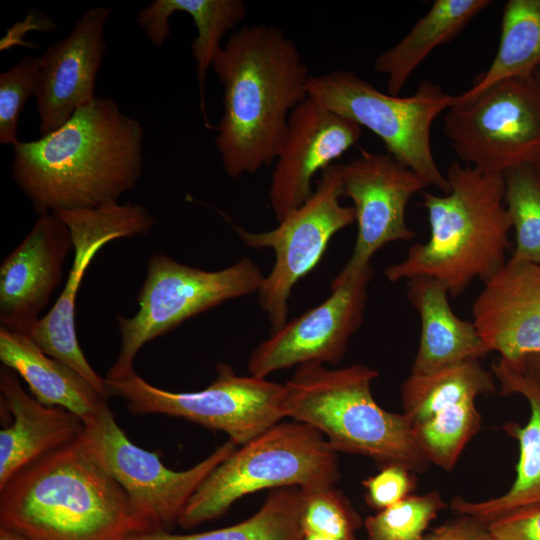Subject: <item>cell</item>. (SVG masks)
Returning <instances> with one entry per match:
<instances>
[{"mask_svg": "<svg viewBox=\"0 0 540 540\" xmlns=\"http://www.w3.org/2000/svg\"><path fill=\"white\" fill-rule=\"evenodd\" d=\"M42 59L25 56L0 74V143L14 147L20 140L17 127L29 98L37 94Z\"/></svg>", "mask_w": 540, "mask_h": 540, "instance_id": "obj_33", "label": "cell"}, {"mask_svg": "<svg viewBox=\"0 0 540 540\" xmlns=\"http://www.w3.org/2000/svg\"><path fill=\"white\" fill-rule=\"evenodd\" d=\"M446 508L440 492L408 495L364 520L368 540H422L423 533Z\"/></svg>", "mask_w": 540, "mask_h": 540, "instance_id": "obj_32", "label": "cell"}, {"mask_svg": "<svg viewBox=\"0 0 540 540\" xmlns=\"http://www.w3.org/2000/svg\"><path fill=\"white\" fill-rule=\"evenodd\" d=\"M79 440L90 456L122 487L138 518L151 531H168L191 496L237 444L228 440L189 469L167 468L154 452L134 443L116 422L106 403L83 420Z\"/></svg>", "mask_w": 540, "mask_h": 540, "instance_id": "obj_11", "label": "cell"}, {"mask_svg": "<svg viewBox=\"0 0 540 540\" xmlns=\"http://www.w3.org/2000/svg\"><path fill=\"white\" fill-rule=\"evenodd\" d=\"M480 424L481 415L475 400L468 399L413 426V433L430 464L451 471L467 443L480 429Z\"/></svg>", "mask_w": 540, "mask_h": 540, "instance_id": "obj_29", "label": "cell"}, {"mask_svg": "<svg viewBox=\"0 0 540 540\" xmlns=\"http://www.w3.org/2000/svg\"><path fill=\"white\" fill-rule=\"evenodd\" d=\"M372 275L370 266L332 287L318 306L271 332L252 351L249 374L266 378L275 371L304 364H337L362 325Z\"/></svg>", "mask_w": 540, "mask_h": 540, "instance_id": "obj_15", "label": "cell"}, {"mask_svg": "<svg viewBox=\"0 0 540 540\" xmlns=\"http://www.w3.org/2000/svg\"><path fill=\"white\" fill-rule=\"evenodd\" d=\"M538 79H539V81H540V73L538 74Z\"/></svg>", "mask_w": 540, "mask_h": 540, "instance_id": "obj_39", "label": "cell"}, {"mask_svg": "<svg viewBox=\"0 0 540 540\" xmlns=\"http://www.w3.org/2000/svg\"><path fill=\"white\" fill-rule=\"evenodd\" d=\"M0 360L23 378L38 402L67 409L82 421L107 403L81 374L44 353L26 334L0 327Z\"/></svg>", "mask_w": 540, "mask_h": 540, "instance_id": "obj_23", "label": "cell"}, {"mask_svg": "<svg viewBox=\"0 0 540 540\" xmlns=\"http://www.w3.org/2000/svg\"><path fill=\"white\" fill-rule=\"evenodd\" d=\"M188 14L197 35L191 44L196 63L200 109L208 126L205 87L209 69L222 47L221 40L247 15L241 0H156L137 12V22L152 45L161 47L170 36L169 19L174 13Z\"/></svg>", "mask_w": 540, "mask_h": 540, "instance_id": "obj_24", "label": "cell"}, {"mask_svg": "<svg viewBox=\"0 0 540 540\" xmlns=\"http://www.w3.org/2000/svg\"><path fill=\"white\" fill-rule=\"evenodd\" d=\"M302 536L321 540H351L361 518L335 485L300 489Z\"/></svg>", "mask_w": 540, "mask_h": 540, "instance_id": "obj_31", "label": "cell"}, {"mask_svg": "<svg viewBox=\"0 0 540 540\" xmlns=\"http://www.w3.org/2000/svg\"><path fill=\"white\" fill-rule=\"evenodd\" d=\"M458 516L435 528L422 540H495L486 522L472 516Z\"/></svg>", "mask_w": 540, "mask_h": 540, "instance_id": "obj_36", "label": "cell"}, {"mask_svg": "<svg viewBox=\"0 0 540 540\" xmlns=\"http://www.w3.org/2000/svg\"><path fill=\"white\" fill-rule=\"evenodd\" d=\"M1 407L14 417L0 431V489L17 472L44 455L76 440L84 423L58 406H46L28 395L16 373L6 366L0 371Z\"/></svg>", "mask_w": 540, "mask_h": 540, "instance_id": "obj_21", "label": "cell"}, {"mask_svg": "<svg viewBox=\"0 0 540 540\" xmlns=\"http://www.w3.org/2000/svg\"><path fill=\"white\" fill-rule=\"evenodd\" d=\"M492 373L502 395L518 394L530 407V418L524 426L515 422L503 425L519 445L516 477L507 492L484 501H468L456 496L451 509L456 515H467L490 522L497 518L540 508V381L534 378L521 360L499 357Z\"/></svg>", "mask_w": 540, "mask_h": 540, "instance_id": "obj_20", "label": "cell"}, {"mask_svg": "<svg viewBox=\"0 0 540 540\" xmlns=\"http://www.w3.org/2000/svg\"><path fill=\"white\" fill-rule=\"evenodd\" d=\"M57 214L71 233L73 262L60 296L28 336L44 353L72 367L108 399L105 378L91 367L77 339V293L89 264L103 246L116 239L146 235L155 219L144 206L118 202Z\"/></svg>", "mask_w": 540, "mask_h": 540, "instance_id": "obj_13", "label": "cell"}, {"mask_svg": "<svg viewBox=\"0 0 540 540\" xmlns=\"http://www.w3.org/2000/svg\"><path fill=\"white\" fill-rule=\"evenodd\" d=\"M73 248L70 230L57 213L39 215L0 266V327L29 335L64 275Z\"/></svg>", "mask_w": 540, "mask_h": 540, "instance_id": "obj_17", "label": "cell"}, {"mask_svg": "<svg viewBox=\"0 0 540 540\" xmlns=\"http://www.w3.org/2000/svg\"><path fill=\"white\" fill-rule=\"evenodd\" d=\"M483 283L471 312L488 350L509 360L540 352V265L507 260Z\"/></svg>", "mask_w": 540, "mask_h": 540, "instance_id": "obj_19", "label": "cell"}, {"mask_svg": "<svg viewBox=\"0 0 540 540\" xmlns=\"http://www.w3.org/2000/svg\"><path fill=\"white\" fill-rule=\"evenodd\" d=\"M109 7L82 13L71 33L41 55L36 106L41 136L62 127L83 105L94 99L96 77L106 51L105 24Z\"/></svg>", "mask_w": 540, "mask_h": 540, "instance_id": "obj_18", "label": "cell"}, {"mask_svg": "<svg viewBox=\"0 0 540 540\" xmlns=\"http://www.w3.org/2000/svg\"><path fill=\"white\" fill-rule=\"evenodd\" d=\"M496 379L480 360H469L427 375L410 374L401 387L403 414L412 426L450 406L496 393Z\"/></svg>", "mask_w": 540, "mask_h": 540, "instance_id": "obj_27", "label": "cell"}, {"mask_svg": "<svg viewBox=\"0 0 540 540\" xmlns=\"http://www.w3.org/2000/svg\"><path fill=\"white\" fill-rule=\"evenodd\" d=\"M361 135V126L311 97L293 110L269 189L277 222L311 197L315 174L334 164Z\"/></svg>", "mask_w": 540, "mask_h": 540, "instance_id": "obj_16", "label": "cell"}, {"mask_svg": "<svg viewBox=\"0 0 540 540\" xmlns=\"http://www.w3.org/2000/svg\"><path fill=\"white\" fill-rule=\"evenodd\" d=\"M0 527L31 540H124L151 532L79 438L30 463L0 489Z\"/></svg>", "mask_w": 540, "mask_h": 540, "instance_id": "obj_3", "label": "cell"}, {"mask_svg": "<svg viewBox=\"0 0 540 540\" xmlns=\"http://www.w3.org/2000/svg\"><path fill=\"white\" fill-rule=\"evenodd\" d=\"M341 179L335 163L321 172L311 197L268 231H235L245 246L274 251V265L258 291L260 309L271 332L287 323L288 300L297 282L321 260L331 238L356 220L353 206H343Z\"/></svg>", "mask_w": 540, "mask_h": 540, "instance_id": "obj_12", "label": "cell"}, {"mask_svg": "<svg viewBox=\"0 0 540 540\" xmlns=\"http://www.w3.org/2000/svg\"><path fill=\"white\" fill-rule=\"evenodd\" d=\"M300 513V488H280L270 493L254 515L234 525L185 535L157 530L124 540H302Z\"/></svg>", "mask_w": 540, "mask_h": 540, "instance_id": "obj_28", "label": "cell"}, {"mask_svg": "<svg viewBox=\"0 0 540 540\" xmlns=\"http://www.w3.org/2000/svg\"><path fill=\"white\" fill-rule=\"evenodd\" d=\"M264 277L249 258L207 271L165 254L152 255L136 298V314L116 316L120 349L105 378L130 376L135 372V357L146 343L223 302L258 293Z\"/></svg>", "mask_w": 540, "mask_h": 540, "instance_id": "obj_8", "label": "cell"}, {"mask_svg": "<svg viewBox=\"0 0 540 540\" xmlns=\"http://www.w3.org/2000/svg\"><path fill=\"white\" fill-rule=\"evenodd\" d=\"M487 526L495 540H540V508L497 518Z\"/></svg>", "mask_w": 540, "mask_h": 540, "instance_id": "obj_35", "label": "cell"}, {"mask_svg": "<svg viewBox=\"0 0 540 540\" xmlns=\"http://www.w3.org/2000/svg\"><path fill=\"white\" fill-rule=\"evenodd\" d=\"M217 376L199 391L173 392L153 386L136 372L122 379H107L109 397L125 400L137 415L179 417L226 433L237 445L258 437L285 417V385L263 377L238 375L231 365L219 363Z\"/></svg>", "mask_w": 540, "mask_h": 540, "instance_id": "obj_9", "label": "cell"}, {"mask_svg": "<svg viewBox=\"0 0 540 540\" xmlns=\"http://www.w3.org/2000/svg\"><path fill=\"white\" fill-rule=\"evenodd\" d=\"M443 130L465 165L505 175L540 167V81L538 74L496 84L444 113Z\"/></svg>", "mask_w": 540, "mask_h": 540, "instance_id": "obj_10", "label": "cell"}, {"mask_svg": "<svg viewBox=\"0 0 540 540\" xmlns=\"http://www.w3.org/2000/svg\"><path fill=\"white\" fill-rule=\"evenodd\" d=\"M144 128L95 97L59 129L13 147L11 176L38 215L118 202L143 173Z\"/></svg>", "mask_w": 540, "mask_h": 540, "instance_id": "obj_1", "label": "cell"}, {"mask_svg": "<svg viewBox=\"0 0 540 540\" xmlns=\"http://www.w3.org/2000/svg\"><path fill=\"white\" fill-rule=\"evenodd\" d=\"M367 504L381 511L404 499L414 489L413 473L400 465H386L362 482Z\"/></svg>", "mask_w": 540, "mask_h": 540, "instance_id": "obj_34", "label": "cell"}, {"mask_svg": "<svg viewBox=\"0 0 540 540\" xmlns=\"http://www.w3.org/2000/svg\"><path fill=\"white\" fill-rule=\"evenodd\" d=\"M337 452L308 424L279 422L237 447L203 480L178 525L190 529L215 520L244 496L264 489L335 485Z\"/></svg>", "mask_w": 540, "mask_h": 540, "instance_id": "obj_6", "label": "cell"}, {"mask_svg": "<svg viewBox=\"0 0 540 540\" xmlns=\"http://www.w3.org/2000/svg\"><path fill=\"white\" fill-rule=\"evenodd\" d=\"M406 297L420 318V339L411 374L427 375L490 351L473 321L459 318L449 303V292L438 280L417 276L407 280Z\"/></svg>", "mask_w": 540, "mask_h": 540, "instance_id": "obj_22", "label": "cell"}, {"mask_svg": "<svg viewBox=\"0 0 540 540\" xmlns=\"http://www.w3.org/2000/svg\"><path fill=\"white\" fill-rule=\"evenodd\" d=\"M446 176L447 194L422 193L429 239L414 244L402 261L385 268L384 275L390 282L431 277L455 298L475 279L484 282L505 266L513 225L505 204L504 175L452 162Z\"/></svg>", "mask_w": 540, "mask_h": 540, "instance_id": "obj_4", "label": "cell"}, {"mask_svg": "<svg viewBox=\"0 0 540 540\" xmlns=\"http://www.w3.org/2000/svg\"><path fill=\"white\" fill-rule=\"evenodd\" d=\"M540 67V0H509L502 11L501 34L491 64L472 86L454 96L463 103L498 83L537 74Z\"/></svg>", "mask_w": 540, "mask_h": 540, "instance_id": "obj_26", "label": "cell"}, {"mask_svg": "<svg viewBox=\"0 0 540 540\" xmlns=\"http://www.w3.org/2000/svg\"><path fill=\"white\" fill-rule=\"evenodd\" d=\"M490 0H435L397 44L380 53L374 70L387 78V92L399 95L410 76L439 46L456 37Z\"/></svg>", "mask_w": 540, "mask_h": 540, "instance_id": "obj_25", "label": "cell"}, {"mask_svg": "<svg viewBox=\"0 0 540 540\" xmlns=\"http://www.w3.org/2000/svg\"><path fill=\"white\" fill-rule=\"evenodd\" d=\"M343 196L353 202L357 236L352 254L331 288L371 266L382 247L395 241H410L416 233L406 220L411 198L428 184L413 170L388 153L360 149L357 158L335 163Z\"/></svg>", "mask_w": 540, "mask_h": 540, "instance_id": "obj_14", "label": "cell"}, {"mask_svg": "<svg viewBox=\"0 0 540 540\" xmlns=\"http://www.w3.org/2000/svg\"><path fill=\"white\" fill-rule=\"evenodd\" d=\"M0 540H31L13 530L0 527Z\"/></svg>", "mask_w": 540, "mask_h": 540, "instance_id": "obj_38", "label": "cell"}, {"mask_svg": "<svg viewBox=\"0 0 540 540\" xmlns=\"http://www.w3.org/2000/svg\"><path fill=\"white\" fill-rule=\"evenodd\" d=\"M517 360H521L528 372L540 381V352L527 354Z\"/></svg>", "mask_w": 540, "mask_h": 540, "instance_id": "obj_37", "label": "cell"}, {"mask_svg": "<svg viewBox=\"0 0 540 540\" xmlns=\"http://www.w3.org/2000/svg\"><path fill=\"white\" fill-rule=\"evenodd\" d=\"M307 87L309 97L377 135L387 153L428 186L443 194L450 191L431 145L434 121L454 102L440 85L423 80L412 95L401 97L378 90L353 72L335 70L310 75Z\"/></svg>", "mask_w": 540, "mask_h": 540, "instance_id": "obj_7", "label": "cell"}, {"mask_svg": "<svg viewBox=\"0 0 540 540\" xmlns=\"http://www.w3.org/2000/svg\"><path fill=\"white\" fill-rule=\"evenodd\" d=\"M378 375L362 364L336 369L300 365L284 384V416L319 431L337 453L361 455L382 467L395 464L422 473L430 462L410 421L403 413L384 410L372 395L371 384Z\"/></svg>", "mask_w": 540, "mask_h": 540, "instance_id": "obj_5", "label": "cell"}, {"mask_svg": "<svg viewBox=\"0 0 540 540\" xmlns=\"http://www.w3.org/2000/svg\"><path fill=\"white\" fill-rule=\"evenodd\" d=\"M504 179L505 204L516 240L508 260L540 265V167L516 168Z\"/></svg>", "mask_w": 540, "mask_h": 540, "instance_id": "obj_30", "label": "cell"}, {"mask_svg": "<svg viewBox=\"0 0 540 540\" xmlns=\"http://www.w3.org/2000/svg\"><path fill=\"white\" fill-rule=\"evenodd\" d=\"M212 68L223 85L215 143L226 174L238 178L275 162L293 110L308 97V67L276 26L234 30Z\"/></svg>", "mask_w": 540, "mask_h": 540, "instance_id": "obj_2", "label": "cell"}]
</instances>
